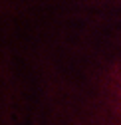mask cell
Instances as JSON below:
<instances>
[{
    "instance_id": "cell-1",
    "label": "cell",
    "mask_w": 121,
    "mask_h": 125,
    "mask_svg": "<svg viewBox=\"0 0 121 125\" xmlns=\"http://www.w3.org/2000/svg\"><path fill=\"white\" fill-rule=\"evenodd\" d=\"M0 85L18 125H121V0H0Z\"/></svg>"
},
{
    "instance_id": "cell-2",
    "label": "cell",
    "mask_w": 121,
    "mask_h": 125,
    "mask_svg": "<svg viewBox=\"0 0 121 125\" xmlns=\"http://www.w3.org/2000/svg\"><path fill=\"white\" fill-rule=\"evenodd\" d=\"M0 125H18L16 113L12 109V103L6 95V91L0 85Z\"/></svg>"
}]
</instances>
